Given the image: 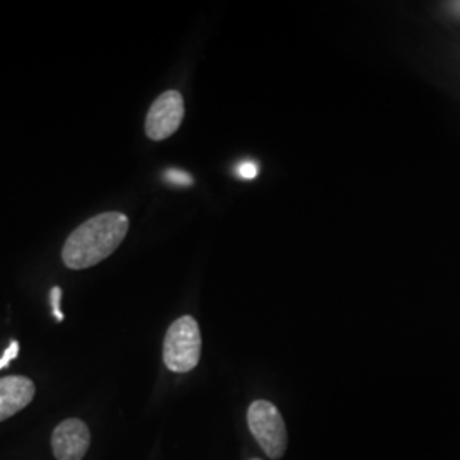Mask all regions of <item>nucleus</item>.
Wrapping results in <instances>:
<instances>
[{
  "label": "nucleus",
  "instance_id": "1",
  "mask_svg": "<svg viewBox=\"0 0 460 460\" xmlns=\"http://www.w3.org/2000/svg\"><path fill=\"white\" fill-rule=\"evenodd\" d=\"M128 232V217L119 212L99 214L70 234L62 260L70 270L96 266L115 252Z\"/></svg>",
  "mask_w": 460,
  "mask_h": 460
},
{
  "label": "nucleus",
  "instance_id": "2",
  "mask_svg": "<svg viewBox=\"0 0 460 460\" xmlns=\"http://www.w3.org/2000/svg\"><path fill=\"white\" fill-rule=\"evenodd\" d=\"M201 357V332L191 315H182L167 329L164 363L171 372L186 374L193 370Z\"/></svg>",
  "mask_w": 460,
  "mask_h": 460
},
{
  "label": "nucleus",
  "instance_id": "3",
  "mask_svg": "<svg viewBox=\"0 0 460 460\" xmlns=\"http://www.w3.org/2000/svg\"><path fill=\"white\" fill-rule=\"evenodd\" d=\"M247 423L256 442L271 459H281L287 452L288 435L283 416L270 401H254L247 411Z\"/></svg>",
  "mask_w": 460,
  "mask_h": 460
},
{
  "label": "nucleus",
  "instance_id": "4",
  "mask_svg": "<svg viewBox=\"0 0 460 460\" xmlns=\"http://www.w3.org/2000/svg\"><path fill=\"white\" fill-rule=\"evenodd\" d=\"M184 118V101L180 91H167L154 101L146 119V133L154 142L169 138Z\"/></svg>",
  "mask_w": 460,
  "mask_h": 460
},
{
  "label": "nucleus",
  "instance_id": "5",
  "mask_svg": "<svg viewBox=\"0 0 460 460\" xmlns=\"http://www.w3.org/2000/svg\"><path fill=\"white\" fill-rule=\"evenodd\" d=\"M91 445V431L83 420L70 418L55 428L51 448L57 460H83Z\"/></svg>",
  "mask_w": 460,
  "mask_h": 460
},
{
  "label": "nucleus",
  "instance_id": "6",
  "mask_svg": "<svg viewBox=\"0 0 460 460\" xmlns=\"http://www.w3.org/2000/svg\"><path fill=\"white\" fill-rule=\"evenodd\" d=\"M36 394L31 378L13 376L0 378V421L22 411Z\"/></svg>",
  "mask_w": 460,
  "mask_h": 460
},
{
  "label": "nucleus",
  "instance_id": "7",
  "mask_svg": "<svg viewBox=\"0 0 460 460\" xmlns=\"http://www.w3.org/2000/svg\"><path fill=\"white\" fill-rule=\"evenodd\" d=\"M164 180L169 184H174V186H191L193 184V178L186 171H181V169H169V171H165Z\"/></svg>",
  "mask_w": 460,
  "mask_h": 460
},
{
  "label": "nucleus",
  "instance_id": "8",
  "mask_svg": "<svg viewBox=\"0 0 460 460\" xmlns=\"http://www.w3.org/2000/svg\"><path fill=\"white\" fill-rule=\"evenodd\" d=\"M235 171L244 180H254L258 176V172H260V165L256 164L254 161L247 159V161H243L241 164L237 165Z\"/></svg>",
  "mask_w": 460,
  "mask_h": 460
},
{
  "label": "nucleus",
  "instance_id": "9",
  "mask_svg": "<svg viewBox=\"0 0 460 460\" xmlns=\"http://www.w3.org/2000/svg\"><path fill=\"white\" fill-rule=\"evenodd\" d=\"M60 298H62V290L58 287H55L51 290V307H53V315L57 317V321H64V314L60 311Z\"/></svg>",
  "mask_w": 460,
  "mask_h": 460
},
{
  "label": "nucleus",
  "instance_id": "10",
  "mask_svg": "<svg viewBox=\"0 0 460 460\" xmlns=\"http://www.w3.org/2000/svg\"><path fill=\"white\" fill-rule=\"evenodd\" d=\"M17 353H19V343H17V341H13V343L9 345V348L5 349L4 357L0 358V370H2V368H5L9 363L13 362V360L16 358Z\"/></svg>",
  "mask_w": 460,
  "mask_h": 460
},
{
  "label": "nucleus",
  "instance_id": "11",
  "mask_svg": "<svg viewBox=\"0 0 460 460\" xmlns=\"http://www.w3.org/2000/svg\"><path fill=\"white\" fill-rule=\"evenodd\" d=\"M445 7L447 11L454 17L460 19V0H454V2H445Z\"/></svg>",
  "mask_w": 460,
  "mask_h": 460
},
{
  "label": "nucleus",
  "instance_id": "12",
  "mask_svg": "<svg viewBox=\"0 0 460 460\" xmlns=\"http://www.w3.org/2000/svg\"><path fill=\"white\" fill-rule=\"evenodd\" d=\"M251 460H261V459H251Z\"/></svg>",
  "mask_w": 460,
  "mask_h": 460
}]
</instances>
